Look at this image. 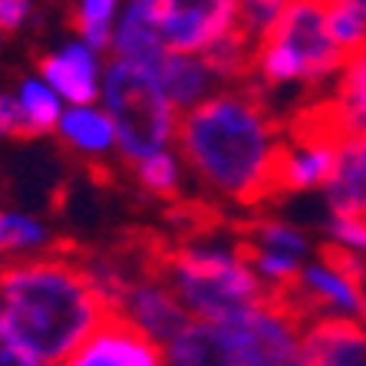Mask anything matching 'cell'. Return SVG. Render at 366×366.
<instances>
[{
    "instance_id": "1",
    "label": "cell",
    "mask_w": 366,
    "mask_h": 366,
    "mask_svg": "<svg viewBox=\"0 0 366 366\" xmlns=\"http://www.w3.org/2000/svg\"><path fill=\"white\" fill-rule=\"evenodd\" d=\"M284 122L254 86L218 89L179 112L175 145L208 192L247 208L267 202V172L281 145Z\"/></svg>"
},
{
    "instance_id": "2",
    "label": "cell",
    "mask_w": 366,
    "mask_h": 366,
    "mask_svg": "<svg viewBox=\"0 0 366 366\" xmlns=\"http://www.w3.org/2000/svg\"><path fill=\"white\" fill-rule=\"evenodd\" d=\"M106 310L76 244H46L0 264V320L43 363H63Z\"/></svg>"
},
{
    "instance_id": "3",
    "label": "cell",
    "mask_w": 366,
    "mask_h": 366,
    "mask_svg": "<svg viewBox=\"0 0 366 366\" xmlns=\"http://www.w3.org/2000/svg\"><path fill=\"white\" fill-rule=\"evenodd\" d=\"M343 60L347 50L333 40L327 24V0H287L277 20L257 36L244 83L261 96L290 83L320 89L340 73Z\"/></svg>"
},
{
    "instance_id": "4",
    "label": "cell",
    "mask_w": 366,
    "mask_h": 366,
    "mask_svg": "<svg viewBox=\"0 0 366 366\" xmlns=\"http://www.w3.org/2000/svg\"><path fill=\"white\" fill-rule=\"evenodd\" d=\"M162 271L188 307V314L198 320H224L244 307L264 304V281L234 247L222 251L192 241H169Z\"/></svg>"
},
{
    "instance_id": "5",
    "label": "cell",
    "mask_w": 366,
    "mask_h": 366,
    "mask_svg": "<svg viewBox=\"0 0 366 366\" xmlns=\"http://www.w3.org/2000/svg\"><path fill=\"white\" fill-rule=\"evenodd\" d=\"M99 93L116 126V145L129 162L169 149V142L175 139L179 109L169 102L162 86L155 83L152 69L112 56L102 73Z\"/></svg>"
},
{
    "instance_id": "6",
    "label": "cell",
    "mask_w": 366,
    "mask_h": 366,
    "mask_svg": "<svg viewBox=\"0 0 366 366\" xmlns=\"http://www.w3.org/2000/svg\"><path fill=\"white\" fill-rule=\"evenodd\" d=\"M228 366H304V324L264 304L214 320Z\"/></svg>"
},
{
    "instance_id": "7",
    "label": "cell",
    "mask_w": 366,
    "mask_h": 366,
    "mask_svg": "<svg viewBox=\"0 0 366 366\" xmlns=\"http://www.w3.org/2000/svg\"><path fill=\"white\" fill-rule=\"evenodd\" d=\"M60 366H169V360L162 343L139 330L122 310H106Z\"/></svg>"
},
{
    "instance_id": "8",
    "label": "cell",
    "mask_w": 366,
    "mask_h": 366,
    "mask_svg": "<svg viewBox=\"0 0 366 366\" xmlns=\"http://www.w3.org/2000/svg\"><path fill=\"white\" fill-rule=\"evenodd\" d=\"M241 17V0H159L155 20L165 46L175 53H204L228 36Z\"/></svg>"
},
{
    "instance_id": "9",
    "label": "cell",
    "mask_w": 366,
    "mask_h": 366,
    "mask_svg": "<svg viewBox=\"0 0 366 366\" xmlns=\"http://www.w3.org/2000/svg\"><path fill=\"white\" fill-rule=\"evenodd\" d=\"M116 310H122L139 330H145L162 347L179 330H185L192 324L188 307L182 304V297L175 294V287H172L162 267H149V271L129 277L122 284L119 297H116Z\"/></svg>"
},
{
    "instance_id": "10",
    "label": "cell",
    "mask_w": 366,
    "mask_h": 366,
    "mask_svg": "<svg viewBox=\"0 0 366 366\" xmlns=\"http://www.w3.org/2000/svg\"><path fill=\"white\" fill-rule=\"evenodd\" d=\"M304 366H366V327L360 317H314L304 327Z\"/></svg>"
},
{
    "instance_id": "11",
    "label": "cell",
    "mask_w": 366,
    "mask_h": 366,
    "mask_svg": "<svg viewBox=\"0 0 366 366\" xmlns=\"http://www.w3.org/2000/svg\"><path fill=\"white\" fill-rule=\"evenodd\" d=\"M40 73L69 106H89L99 96V53L83 40L43 56Z\"/></svg>"
},
{
    "instance_id": "12",
    "label": "cell",
    "mask_w": 366,
    "mask_h": 366,
    "mask_svg": "<svg viewBox=\"0 0 366 366\" xmlns=\"http://www.w3.org/2000/svg\"><path fill=\"white\" fill-rule=\"evenodd\" d=\"M165 40L159 34V20H155V4L152 0H129L119 10V17L112 24V43L109 53L129 60L136 66L155 69V63L165 56Z\"/></svg>"
},
{
    "instance_id": "13",
    "label": "cell",
    "mask_w": 366,
    "mask_h": 366,
    "mask_svg": "<svg viewBox=\"0 0 366 366\" xmlns=\"http://www.w3.org/2000/svg\"><path fill=\"white\" fill-rule=\"evenodd\" d=\"M327 202L337 218L366 222V132H357L340 145L333 175L327 182Z\"/></svg>"
},
{
    "instance_id": "14",
    "label": "cell",
    "mask_w": 366,
    "mask_h": 366,
    "mask_svg": "<svg viewBox=\"0 0 366 366\" xmlns=\"http://www.w3.org/2000/svg\"><path fill=\"white\" fill-rule=\"evenodd\" d=\"M152 76L179 112L195 106L208 93H214V86L222 83L202 53H175V50H165V56L155 63Z\"/></svg>"
},
{
    "instance_id": "15",
    "label": "cell",
    "mask_w": 366,
    "mask_h": 366,
    "mask_svg": "<svg viewBox=\"0 0 366 366\" xmlns=\"http://www.w3.org/2000/svg\"><path fill=\"white\" fill-rule=\"evenodd\" d=\"M165 347H169L165 350L169 366H228V353L214 320L192 317V324L175 333Z\"/></svg>"
},
{
    "instance_id": "16",
    "label": "cell",
    "mask_w": 366,
    "mask_h": 366,
    "mask_svg": "<svg viewBox=\"0 0 366 366\" xmlns=\"http://www.w3.org/2000/svg\"><path fill=\"white\" fill-rule=\"evenodd\" d=\"M330 102L353 136L366 132V46L353 50L343 60L340 73L333 76Z\"/></svg>"
},
{
    "instance_id": "17",
    "label": "cell",
    "mask_w": 366,
    "mask_h": 366,
    "mask_svg": "<svg viewBox=\"0 0 366 366\" xmlns=\"http://www.w3.org/2000/svg\"><path fill=\"white\" fill-rule=\"evenodd\" d=\"M60 129L63 142H69L73 149L86 155H102L109 152L112 145H116V126H112V116L102 109H93V102L89 106H73L60 116L56 122Z\"/></svg>"
},
{
    "instance_id": "18",
    "label": "cell",
    "mask_w": 366,
    "mask_h": 366,
    "mask_svg": "<svg viewBox=\"0 0 366 366\" xmlns=\"http://www.w3.org/2000/svg\"><path fill=\"white\" fill-rule=\"evenodd\" d=\"M17 99H20V109H24L30 129H34V136L56 129V122L63 116V99L46 79H24Z\"/></svg>"
},
{
    "instance_id": "19",
    "label": "cell",
    "mask_w": 366,
    "mask_h": 366,
    "mask_svg": "<svg viewBox=\"0 0 366 366\" xmlns=\"http://www.w3.org/2000/svg\"><path fill=\"white\" fill-rule=\"evenodd\" d=\"M122 0H76L79 40L89 43L96 53H106L112 43V24L119 17Z\"/></svg>"
},
{
    "instance_id": "20",
    "label": "cell",
    "mask_w": 366,
    "mask_h": 366,
    "mask_svg": "<svg viewBox=\"0 0 366 366\" xmlns=\"http://www.w3.org/2000/svg\"><path fill=\"white\" fill-rule=\"evenodd\" d=\"M234 238H247L267 247H281V251H294V254H307L310 241L304 231L290 228V224L277 222V218H247V222L234 224Z\"/></svg>"
},
{
    "instance_id": "21",
    "label": "cell",
    "mask_w": 366,
    "mask_h": 366,
    "mask_svg": "<svg viewBox=\"0 0 366 366\" xmlns=\"http://www.w3.org/2000/svg\"><path fill=\"white\" fill-rule=\"evenodd\" d=\"M136 179L145 192H152L159 198H179V162L172 159L169 149H159V152L136 159Z\"/></svg>"
},
{
    "instance_id": "22",
    "label": "cell",
    "mask_w": 366,
    "mask_h": 366,
    "mask_svg": "<svg viewBox=\"0 0 366 366\" xmlns=\"http://www.w3.org/2000/svg\"><path fill=\"white\" fill-rule=\"evenodd\" d=\"M50 244V234L40 222L17 212H0V251L7 254H26Z\"/></svg>"
},
{
    "instance_id": "23",
    "label": "cell",
    "mask_w": 366,
    "mask_h": 366,
    "mask_svg": "<svg viewBox=\"0 0 366 366\" xmlns=\"http://www.w3.org/2000/svg\"><path fill=\"white\" fill-rule=\"evenodd\" d=\"M0 366H50V363H43L40 357H34V353L4 327V320H0Z\"/></svg>"
},
{
    "instance_id": "24",
    "label": "cell",
    "mask_w": 366,
    "mask_h": 366,
    "mask_svg": "<svg viewBox=\"0 0 366 366\" xmlns=\"http://www.w3.org/2000/svg\"><path fill=\"white\" fill-rule=\"evenodd\" d=\"M0 136H34V129L20 109V99H14V96H0Z\"/></svg>"
},
{
    "instance_id": "25",
    "label": "cell",
    "mask_w": 366,
    "mask_h": 366,
    "mask_svg": "<svg viewBox=\"0 0 366 366\" xmlns=\"http://www.w3.org/2000/svg\"><path fill=\"white\" fill-rule=\"evenodd\" d=\"M330 238L340 241V244L357 247V251H366V222L363 218H337V214H333Z\"/></svg>"
},
{
    "instance_id": "26",
    "label": "cell",
    "mask_w": 366,
    "mask_h": 366,
    "mask_svg": "<svg viewBox=\"0 0 366 366\" xmlns=\"http://www.w3.org/2000/svg\"><path fill=\"white\" fill-rule=\"evenodd\" d=\"M34 4L30 0H0V34H14L26 24Z\"/></svg>"
},
{
    "instance_id": "27",
    "label": "cell",
    "mask_w": 366,
    "mask_h": 366,
    "mask_svg": "<svg viewBox=\"0 0 366 366\" xmlns=\"http://www.w3.org/2000/svg\"><path fill=\"white\" fill-rule=\"evenodd\" d=\"M357 317H360V324L366 327V297H363V307H360V314H357Z\"/></svg>"
},
{
    "instance_id": "28",
    "label": "cell",
    "mask_w": 366,
    "mask_h": 366,
    "mask_svg": "<svg viewBox=\"0 0 366 366\" xmlns=\"http://www.w3.org/2000/svg\"><path fill=\"white\" fill-rule=\"evenodd\" d=\"M360 7H363V17H366V0H360Z\"/></svg>"
},
{
    "instance_id": "29",
    "label": "cell",
    "mask_w": 366,
    "mask_h": 366,
    "mask_svg": "<svg viewBox=\"0 0 366 366\" xmlns=\"http://www.w3.org/2000/svg\"><path fill=\"white\" fill-rule=\"evenodd\" d=\"M152 4H159V0H152Z\"/></svg>"
}]
</instances>
